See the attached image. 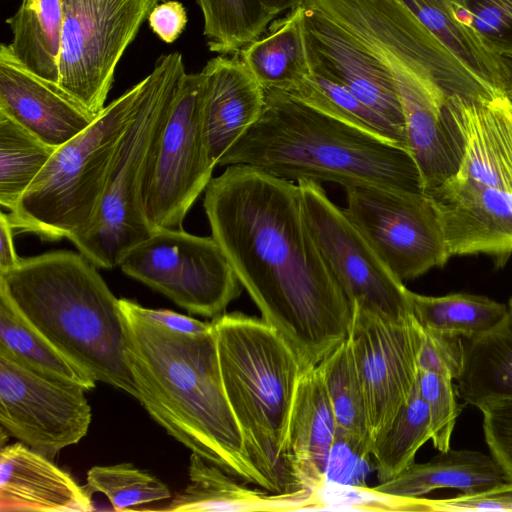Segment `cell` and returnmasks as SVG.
Returning <instances> with one entry per match:
<instances>
[{
	"label": "cell",
	"instance_id": "cell-1",
	"mask_svg": "<svg viewBox=\"0 0 512 512\" xmlns=\"http://www.w3.org/2000/svg\"><path fill=\"white\" fill-rule=\"evenodd\" d=\"M211 233L261 319L304 369L349 334L353 305L311 236L298 184L248 165H229L205 189Z\"/></svg>",
	"mask_w": 512,
	"mask_h": 512
},
{
	"label": "cell",
	"instance_id": "cell-2",
	"mask_svg": "<svg viewBox=\"0 0 512 512\" xmlns=\"http://www.w3.org/2000/svg\"><path fill=\"white\" fill-rule=\"evenodd\" d=\"M120 307L137 400L152 419L193 453L272 492L249 455L226 396L214 325L181 332L151 320L133 300L120 299Z\"/></svg>",
	"mask_w": 512,
	"mask_h": 512
},
{
	"label": "cell",
	"instance_id": "cell-3",
	"mask_svg": "<svg viewBox=\"0 0 512 512\" xmlns=\"http://www.w3.org/2000/svg\"><path fill=\"white\" fill-rule=\"evenodd\" d=\"M218 166L248 165L287 180L423 192L410 153L279 90ZM424 193V192H423Z\"/></svg>",
	"mask_w": 512,
	"mask_h": 512
},
{
	"label": "cell",
	"instance_id": "cell-4",
	"mask_svg": "<svg viewBox=\"0 0 512 512\" xmlns=\"http://www.w3.org/2000/svg\"><path fill=\"white\" fill-rule=\"evenodd\" d=\"M97 268L69 250L21 258L0 273V292L26 324L95 381L138 399L120 299Z\"/></svg>",
	"mask_w": 512,
	"mask_h": 512
},
{
	"label": "cell",
	"instance_id": "cell-5",
	"mask_svg": "<svg viewBox=\"0 0 512 512\" xmlns=\"http://www.w3.org/2000/svg\"><path fill=\"white\" fill-rule=\"evenodd\" d=\"M212 322L225 393L249 455L273 493L293 491L286 440L304 368L288 342L262 319L233 312Z\"/></svg>",
	"mask_w": 512,
	"mask_h": 512
},
{
	"label": "cell",
	"instance_id": "cell-6",
	"mask_svg": "<svg viewBox=\"0 0 512 512\" xmlns=\"http://www.w3.org/2000/svg\"><path fill=\"white\" fill-rule=\"evenodd\" d=\"M144 89L142 79L108 104L83 132L55 150L7 214L13 230L58 240L78 235L91 225Z\"/></svg>",
	"mask_w": 512,
	"mask_h": 512
},
{
	"label": "cell",
	"instance_id": "cell-7",
	"mask_svg": "<svg viewBox=\"0 0 512 512\" xmlns=\"http://www.w3.org/2000/svg\"><path fill=\"white\" fill-rule=\"evenodd\" d=\"M186 73L179 52L156 61L144 78L140 105L118 148L95 218L85 231L69 238L98 268L118 266L152 232L142 207L144 176Z\"/></svg>",
	"mask_w": 512,
	"mask_h": 512
},
{
	"label": "cell",
	"instance_id": "cell-8",
	"mask_svg": "<svg viewBox=\"0 0 512 512\" xmlns=\"http://www.w3.org/2000/svg\"><path fill=\"white\" fill-rule=\"evenodd\" d=\"M159 1L62 0L60 92L97 118L122 56Z\"/></svg>",
	"mask_w": 512,
	"mask_h": 512
},
{
	"label": "cell",
	"instance_id": "cell-9",
	"mask_svg": "<svg viewBox=\"0 0 512 512\" xmlns=\"http://www.w3.org/2000/svg\"><path fill=\"white\" fill-rule=\"evenodd\" d=\"M118 267L189 313L216 318L242 291L232 265L211 236L159 228L132 247Z\"/></svg>",
	"mask_w": 512,
	"mask_h": 512
},
{
	"label": "cell",
	"instance_id": "cell-10",
	"mask_svg": "<svg viewBox=\"0 0 512 512\" xmlns=\"http://www.w3.org/2000/svg\"><path fill=\"white\" fill-rule=\"evenodd\" d=\"M204 97V73H186L144 176L142 207L151 231L181 229L212 179L215 165L204 137Z\"/></svg>",
	"mask_w": 512,
	"mask_h": 512
},
{
	"label": "cell",
	"instance_id": "cell-11",
	"mask_svg": "<svg viewBox=\"0 0 512 512\" xmlns=\"http://www.w3.org/2000/svg\"><path fill=\"white\" fill-rule=\"evenodd\" d=\"M345 191V213L400 280L442 267L451 257L431 196L376 185H355Z\"/></svg>",
	"mask_w": 512,
	"mask_h": 512
},
{
	"label": "cell",
	"instance_id": "cell-12",
	"mask_svg": "<svg viewBox=\"0 0 512 512\" xmlns=\"http://www.w3.org/2000/svg\"><path fill=\"white\" fill-rule=\"evenodd\" d=\"M305 222L353 307L394 319L412 316L410 290L381 260L319 182L297 181Z\"/></svg>",
	"mask_w": 512,
	"mask_h": 512
},
{
	"label": "cell",
	"instance_id": "cell-13",
	"mask_svg": "<svg viewBox=\"0 0 512 512\" xmlns=\"http://www.w3.org/2000/svg\"><path fill=\"white\" fill-rule=\"evenodd\" d=\"M86 390L39 374L0 351V424L7 434L52 459L88 432Z\"/></svg>",
	"mask_w": 512,
	"mask_h": 512
},
{
	"label": "cell",
	"instance_id": "cell-14",
	"mask_svg": "<svg viewBox=\"0 0 512 512\" xmlns=\"http://www.w3.org/2000/svg\"><path fill=\"white\" fill-rule=\"evenodd\" d=\"M348 339L364 391L372 440L390 425L417 383L422 328L353 307Z\"/></svg>",
	"mask_w": 512,
	"mask_h": 512
},
{
	"label": "cell",
	"instance_id": "cell-15",
	"mask_svg": "<svg viewBox=\"0 0 512 512\" xmlns=\"http://www.w3.org/2000/svg\"><path fill=\"white\" fill-rule=\"evenodd\" d=\"M311 74L337 83L406 135L396 83L385 63L311 0H301ZM407 138V137H406Z\"/></svg>",
	"mask_w": 512,
	"mask_h": 512
},
{
	"label": "cell",
	"instance_id": "cell-16",
	"mask_svg": "<svg viewBox=\"0 0 512 512\" xmlns=\"http://www.w3.org/2000/svg\"><path fill=\"white\" fill-rule=\"evenodd\" d=\"M364 43L394 78L408 150L418 169L422 191L430 195L456 174L463 155L459 131L446 108L447 97L392 54Z\"/></svg>",
	"mask_w": 512,
	"mask_h": 512
},
{
	"label": "cell",
	"instance_id": "cell-17",
	"mask_svg": "<svg viewBox=\"0 0 512 512\" xmlns=\"http://www.w3.org/2000/svg\"><path fill=\"white\" fill-rule=\"evenodd\" d=\"M450 256L486 254L503 266L512 255V193L447 180L430 194Z\"/></svg>",
	"mask_w": 512,
	"mask_h": 512
},
{
	"label": "cell",
	"instance_id": "cell-18",
	"mask_svg": "<svg viewBox=\"0 0 512 512\" xmlns=\"http://www.w3.org/2000/svg\"><path fill=\"white\" fill-rule=\"evenodd\" d=\"M446 108L463 145L452 179L512 193V102L451 96ZM451 179V178H450Z\"/></svg>",
	"mask_w": 512,
	"mask_h": 512
},
{
	"label": "cell",
	"instance_id": "cell-19",
	"mask_svg": "<svg viewBox=\"0 0 512 512\" xmlns=\"http://www.w3.org/2000/svg\"><path fill=\"white\" fill-rule=\"evenodd\" d=\"M0 112L54 148L79 135L96 119L58 88L29 72L5 43L0 47Z\"/></svg>",
	"mask_w": 512,
	"mask_h": 512
},
{
	"label": "cell",
	"instance_id": "cell-20",
	"mask_svg": "<svg viewBox=\"0 0 512 512\" xmlns=\"http://www.w3.org/2000/svg\"><path fill=\"white\" fill-rule=\"evenodd\" d=\"M205 76L203 130L215 166L258 120L265 90L238 53L212 58L201 70Z\"/></svg>",
	"mask_w": 512,
	"mask_h": 512
},
{
	"label": "cell",
	"instance_id": "cell-21",
	"mask_svg": "<svg viewBox=\"0 0 512 512\" xmlns=\"http://www.w3.org/2000/svg\"><path fill=\"white\" fill-rule=\"evenodd\" d=\"M92 510L91 495L50 458L19 441L1 448V512Z\"/></svg>",
	"mask_w": 512,
	"mask_h": 512
},
{
	"label": "cell",
	"instance_id": "cell-22",
	"mask_svg": "<svg viewBox=\"0 0 512 512\" xmlns=\"http://www.w3.org/2000/svg\"><path fill=\"white\" fill-rule=\"evenodd\" d=\"M337 424L317 366L303 370L288 425L285 461L292 490L313 493L326 484Z\"/></svg>",
	"mask_w": 512,
	"mask_h": 512
},
{
	"label": "cell",
	"instance_id": "cell-23",
	"mask_svg": "<svg viewBox=\"0 0 512 512\" xmlns=\"http://www.w3.org/2000/svg\"><path fill=\"white\" fill-rule=\"evenodd\" d=\"M189 483L161 511L232 512L314 509L315 495L307 489L272 493L251 489L243 481L196 453L191 454Z\"/></svg>",
	"mask_w": 512,
	"mask_h": 512
},
{
	"label": "cell",
	"instance_id": "cell-24",
	"mask_svg": "<svg viewBox=\"0 0 512 512\" xmlns=\"http://www.w3.org/2000/svg\"><path fill=\"white\" fill-rule=\"evenodd\" d=\"M512 484V478L491 455L475 450L439 451L424 463H413L374 490L403 498H419L437 489L472 493Z\"/></svg>",
	"mask_w": 512,
	"mask_h": 512
},
{
	"label": "cell",
	"instance_id": "cell-25",
	"mask_svg": "<svg viewBox=\"0 0 512 512\" xmlns=\"http://www.w3.org/2000/svg\"><path fill=\"white\" fill-rule=\"evenodd\" d=\"M464 345L456 394L480 411L512 402V297L499 322L474 338L464 339Z\"/></svg>",
	"mask_w": 512,
	"mask_h": 512
},
{
	"label": "cell",
	"instance_id": "cell-26",
	"mask_svg": "<svg viewBox=\"0 0 512 512\" xmlns=\"http://www.w3.org/2000/svg\"><path fill=\"white\" fill-rule=\"evenodd\" d=\"M237 53L264 89L287 92L309 76L301 2Z\"/></svg>",
	"mask_w": 512,
	"mask_h": 512
},
{
	"label": "cell",
	"instance_id": "cell-27",
	"mask_svg": "<svg viewBox=\"0 0 512 512\" xmlns=\"http://www.w3.org/2000/svg\"><path fill=\"white\" fill-rule=\"evenodd\" d=\"M6 23L12 32L8 43L12 55L29 72L58 88L62 0H21Z\"/></svg>",
	"mask_w": 512,
	"mask_h": 512
},
{
	"label": "cell",
	"instance_id": "cell-28",
	"mask_svg": "<svg viewBox=\"0 0 512 512\" xmlns=\"http://www.w3.org/2000/svg\"><path fill=\"white\" fill-rule=\"evenodd\" d=\"M399 1L482 83L505 95L498 55L457 19L450 0Z\"/></svg>",
	"mask_w": 512,
	"mask_h": 512
},
{
	"label": "cell",
	"instance_id": "cell-29",
	"mask_svg": "<svg viewBox=\"0 0 512 512\" xmlns=\"http://www.w3.org/2000/svg\"><path fill=\"white\" fill-rule=\"evenodd\" d=\"M0 351L51 379L92 390L96 381L35 332L0 292Z\"/></svg>",
	"mask_w": 512,
	"mask_h": 512
},
{
	"label": "cell",
	"instance_id": "cell-30",
	"mask_svg": "<svg viewBox=\"0 0 512 512\" xmlns=\"http://www.w3.org/2000/svg\"><path fill=\"white\" fill-rule=\"evenodd\" d=\"M412 314L426 330L474 338L504 316L507 305L482 295L451 293L425 296L410 291Z\"/></svg>",
	"mask_w": 512,
	"mask_h": 512
},
{
	"label": "cell",
	"instance_id": "cell-31",
	"mask_svg": "<svg viewBox=\"0 0 512 512\" xmlns=\"http://www.w3.org/2000/svg\"><path fill=\"white\" fill-rule=\"evenodd\" d=\"M431 437L428 406L416 385L390 425L373 440L371 456L379 483L410 467L417 451Z\"/></svg>",
	"mask_w": 512,
	"mask_h": 512
},
{
	"label": "cell",
	"instance_id": "cell-32",
	"mask_svg": "<svg viewBox=\"0 0 512 512\" xmlns=\"http://www.w3.org/2000/svg\"><path fill=\"white\" fill-rule=\"evenodd\" d=\"M54 148L0 112V204L15 208Z\"/></svg>",
	"mask_w": 512,
	"mask_h": 512
},
{
	"label": "cell",
	"instance_id": "cell-33",
	"mask_svg": "<svg viewBox=\"0 0 512 512\" xmlns=\"http://www.w3.org/2000/svg\"><path fill=\"white\" fill-rule=\"evenodd\" d=\"M203 16L208 49L220 55L239 52L276 18L261 0H196Z\"/></svg>",
	"mask_w": 512,
	"mask_h": 512
},
{
	"label": "cell",
	"instance_id": "cell-34",
	"mask_svg": "<svg viewBox=\"0 0 512 512\" xmlns=\"http://www.w3.org/2000/svg\"><path fill=\"white\" fill-rule=\"evenodd\" d=\"M317 367L332 406L337 430L373 441L364 391L348 337Z\"/></svg>",
	"mask_w": 512,
	"mask_h": 512
},
{
	"label": "cell",
	"instance_id": "cell-35",
	"mask_svg": "<svg viewBox=\"0 0 512 512\" xmlns=\"http://www.w3.org/2000/svg\"><path fill=\"white\" fill-rule=\"evenodd\" d=\"M284 93L409 152L404 133L337 83L310 74Z\"/></svg>",
	"mask_w": 512,
	"mask_h": 512
},
{
	"label": "cell",
	"instance_id": "cell-36",
	"mask_svg": "<svg viewBox=\"0 0 512 512\" xmlns=\"http://www.w3.org/2000/svg\"><path fill=\"white\" fill-rule=\"evenodd\" d=\"M84 488L90 495L104 494L115 511L134 510L136 506L171 498L165 483L131 463L90 468Z\"/></svg>",
	"mask_w": 512,
	"mask_h": 512
},
{
	"label": "cell",
	"instance_id": "cell-37",
	"mask_svg": "<svg viewBox=\"0 0 512 512\" xmlns=\"http://www.w3.org/2000/svg\"><path fill=\"white\" fill-rule=\"evenodd\" d=\"M457 19L496 55L512 54V0H450Z\"/></svg>",
	"mask_w": 512,
	"mask_h": 512
},
{
	"label": "cell",
	"instance_id": "cell-38",
	"mask_svg": "<svg viewBox=\"0 0 512 512\" xmlns=\"http://www.w3.org/2000/svg\"><path fill=\"white\" fill-rule=\"evenodd\" d=\"M417 389L429 410L431 440L439 451L450 449V440L463 405L456 401L453 379L442 374L420 371Z\"/></svg>",
	"mask_w": 512,
	"mask_h": 512
},
{
	"label": "cell",
	"instance_id": "cell-39",
	"mask_svg": "<svg viewBox=\"0 0 512 512\" xmlns=\"http://www.w3.org/2000/svg\"><path fill=\"white\" fill-rule=\"evenodd\" d=\"M373 441L336 430L327 469L326 484L339 486H367L371 472Z\"/></svg>",
	"mask_w": 512,
	"mask_h": 512
},
{
	"label": "cell",
	"instance_id": "cell-40",
	"mask_svg": "<svg viewBox=\"0 0 512 512\" xmlns=\"http://www.w3.org/2000/svg\"><path fill=\"white\" fill-rule=\"evenodd\" d=\"M464 355L465 345L462 337L422 328V344L418 357L420 371L457 379L463 368Z\"/></svg>",
	"mask_w": 512,
	"mask_h": 512
},
{
	"label": "cell",
	"instance_id": "cell-41",
	"mask_svg": "<svg viewBox=\"0 0 512 512\" xmlns=\"http://www.w3.org/2000/svg\"><path fill=\"white\" fill-rule=\"evenodd\" d=\"M421 512L503 511L512 512V484L453 498H420Z\"/></svg>",
	"mask_w": 512,
	"mask_h": 512
},
{
	"label": "cell",
	"instance_id": "cell-42",
	"mask_svg": "<svg viewBox=\"0 0 512 512\" xmlns=\"http://www.w3.org/2000/svg\"><path fill=\"white\" fill-rule=\"evenodd\" d=\"M481 412L490 454L512 478V402L491 405Z\"/></svg>",
	"mask_w": 512,
	"mask_h": 512
},
{
	"label": "cell",
	"instance_id": "cell-43",
	"mask_svg": "<svg viewBox=\"0 0 512 512\" xmlns=\"http://www.w3.org/2000/svg\"><path fill=\"white\" fill-rule=\"evenodd\" d=\"M147 20L153 33L168 44L180 37L188 21L184 5L177 0L158 3Z\"/></svg>",
	"mask_w": 512,
	"mask_h": 512
},
{
	"label": "cell",
	"instance_id": "cell-44",
	"mask_svg": "<svg viewBox=\"0 0 512 512\" xmlns=\"http://www.w3.org/2000/svg\"><path fill=\"white\" fill-rule=\"evenodd\" d=\"M143 313L166 327L181 332H203L212 328V322L200 321L167 309H151L142 306Z\"/></svg>",
	"mask_w": 512,
	"mask_h": 512
},
{
	"label": "cell",
	"instance_id": "cell-45",
	"mask_svg": "<svg viewBox=\"0 0 512 512\" xmlns=\"http://www.w3.org/2000/svg\"><path fill=\"white\" fill-rule=\"evenodd\" d=\"M21 261L13 242V229L4 212L0 213V273L16 267Z\"/></svg>",
	"mask_w": 512,
	"mask_h": 512
},
{
	"label": "cell",
	"instance_id": "cell-46",
	"mask_svg": "<svg viewBox=\"0 0 512 512\" xmlns=\"http://www.w3.org/2000/svg\"><path fill=\"white\" fill-rule=\"evenodd\" d=\"M504 94L512 102V54L498 55Z\"/></svg>",
	"mask_w": 512,
	"mask_h": 512
}]
</instances>
